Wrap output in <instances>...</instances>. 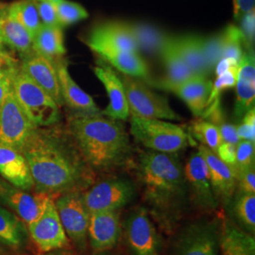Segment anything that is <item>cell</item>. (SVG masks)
Instances as JSON below:
<instances>
[{"label":"cell","instance_id":"16","mask_svg":"<svg viewBox=\"0 0 255 255\" xmlns=\"http://www.w3.org/2000/svg\"><path fill=\"white\" fill-rule=\"evenodd\" d=\"M120 233L119 211L90 214L88 239L94 253L101 254L113 249L119 242Z\"/></svg>","mask_w":255,"mask_h":255},{"label":"cell","instance_id":"26","mask_svg":"<svg viewBox=\"0 0 255 255\" xmlns=\"http://www.w3.org/2000/svg\"><path fill=\"white\" fill-rule=\"evenodd\" d=\"M221 255H255V241L231 220H225L219 234Z\"/></svg>","mask_w":255,"mask_h":255},{"label":"cell","instance_id":"30","mask_svg":"<svg viewBox=\"0 0 255 255\" xmlns=\"http://www.w3.org/2000/svg\"><path fill=\"white\" fill-rule=\"evenodd\" d=\"M129 28L136 41L138 50H143L149 54H159L161 46L167 35L159 28L144 24H129Z\"/></svg>","mask_w":255,"mask_h":255},{"label":"cell","instance_id":"20","mask_svg":"<svg viewBox=\"0 0 255 255\" xmlns=\"http://www.w3.org/2000/svg\"><path fill=\"white\" fill-rule=\"evenodd\" d=\"M53 62L64 104H66L74 113L78 114L101 113L91 97L83 91L72 79L68 71L67 64L62 60V58L56 59Z\"/></svg>","mask_w":255,"mask_h":255},{"label":"cell","instance_id":"44","mask_svg":"<svg viewBox=\"0 0 255 255\" xmlns=\"http://www.w3.org/2000/svg\"><path fill=\"white\" fill-rule=\"evenodd\" d=\"M237 184L239 187V191L255 194V166L238 175Z\"/></svg>","mask_w":255,"mask_h":255},{"label":"cell","instance_id":"5","mask_svg":"<svg viewBox=\"0 0 255 255\" xmlns=\"http://www.w3.org/2000/svg\"><path fill=\"white\" fill-rule=\"evenodd\" d=\"M130 133L134 140L148 150L177 153L188 145L183 128L162 119H130Z\"/></svg>","mask_w":255,"mask_h":255},{"label":"cell","instance_id":"52","mask_svg":"<svg viewBox=\"0 0 255 255\" xmlns=\"http://www.w3.org/2000/svg\"><path fill=\"white\" fill-rule=\"evenodd\" d=\"M34 1H44V2H49V3H52V4H58L61 0H34Z\"/></svg>","mask_w":255,"mask_h":255},{"label":"cell","instance_id":"21","mask_svg":"<svg viewBox=\"0 0 255 255\" xmlns=\"http://www.w3.org/2000/svg\"><path fill=\"white\" fill-rule=\"evenodd\" d=\"M85 44L90 48L96 46H108L139 52L128 23L123 22H108L95 27L86 39Z\"/></svg>","mask_w":255,"mask_h":255},{"label":"cell","instance_id":"34","mask_svg":"<svg viewBox=\"0 0 255 255\" xmlns=\"http://www.w3.org/2000/svg\"><path fill=\"white\" fill-rule=\"evenodd\" d=\"M222 33V58L234 59L240 62L246 48L245 38L241 29L235 25H229Z\"/></svg>","mask_w":255,"mask_h":255},{"label":"cell","instance_id":"28","mask_svg":"<svg viewBox=\"0 0 255 255\" xmlns=\"http://www.w3.org/2000/svg\"><path fill=\"white\" fill-rule=\"evenodd\" d=\"M33 50L51 61L63 58L66 52L63 27L42 25L33 36Z\"/></svg>","mask_w":255,"mask_h":255},{"label":"cell","instance_id":"27","mask_svg":"<svg viewBox=\"0 0 255 255\" xmlns=\"http://www.w3.org/2000/svg\"><path fill=\"white\" fill-rule=\"evenodd\" d=\"M25 223L9 210L0 206V244L13 251L22 249L27 242Z\"/></svg>","mask_w":255,"mask_h":255},{"label":"cell","instance_id":"35","mask_svg":"<svg viewBox=\"0 0 255 255\" xmlns=\"http://www.w3.org/2000/svg\"><path fill=\"white\" fill-rule=\"evenodd\" d=\"M236 117L242 119L248 111L254 108L255 100V80L237 77Z\"/></svg>","mask_w":255,"mask_h":255},{"label":"cell","instance_id":"53","mask_svg":"<svg viewBox=\"0 0 255 255\" xmlns=\"http://www.w3.org/2000/svg\"><path fill=\"white\" fill-rule=\"evenodd\" d=\"M2 45H3V44H2V42H1V40H0V49L2 48Z\"/></svg>","mask_w":255,"mask_h":255},{"label":"cell","instance_id":"47","mask_svg":"<svg viewBox=\"0 0 255 255\" xmlns=\"http://www.w3.org/2000/svg\"><path fill=\"white\" fill-rule=\"evenodd\" d=\"M255 0H234L235 17L240 19L244 14L255 10Z\"/></svg>","mask_w":255,"mask_h":255},{"label":"cell","instance_id":"42","mask_svg":"<svg viewBox=\"0 0 255 255\" xmlns=\"http://www.w3.org/2000/svg\"><path fill=\"white\" fill-rule=\"evenodd\" d=\"M34 3L36 5L40 20L43 25L61 27L57 16L55 4L49 3V2H44V1H34Z\"/></svg>","mask_w":255,"mask_h":255},{"label":"cell","instance_id":"7","mask_svg":"<svg viewBox=\"0 0 255 255\" xmlns=\"http://www.w3.org/2000/svg\"><path fill=\"white\" fill-rule=\"evenodd\" d=\"M36 128L20 107L11 87L0 105V144L21 152Z\"/></svg>","mask_w":255,"mask_h":255},{"label":"cell","instance_id":"1","mask_svg":"<svg viewBox=\"0 0 255 255\" xmlns=\"http://www.w3.org/2000/svg\"><path fill=\"white\" fill-rule=\"evenodd\" d=\"M52 127L36 128L21 150L34 188L48 195L80 191L91 183L92 168L70 133Z\"/></svg>","mask_w":255,"mask_h":255},{"label":"cell","instance_id":"15","mask_svg":"<svg viewBox=\"0 0 255 255\" xmlns=\"http://www.w3.org/2000/svg\"><path fill=\"white\" fill-rule=\"evenodd\" d=\"M199 151L207 164L210 182L216 200L218 202L228 203L233 200L237 189L238 175L236 169L224 163L218 155L205 146H199Z\"/></svg>","mask_w":255,"mask_h":255},{"label":"cell","instance_id":"22","mask_svg":"<svg viewBox=\"0 0 255 255\" xmlns=\"http://www.w3.org/2000/svg\"><path fill=\"white\" fill-rule=\"evenodd\" d=\"M0 175L14 187L29 191L34 188L27 161L20 151L0 144Z\"/></svg>","mask_w":255,"mask_h":255},{"label":"cell","instance_id":"25","mask_svg":"<svg viewBox=\"0 0 255 255\" xmlns=\"http://www.w3.org/2000/svg\"><path fill=\"white\" fill-rule=\"evenodd\" d=\"M159 55L166 70V78L157 82L174 84L185 82L198 76L183 61L176 45L175 37L167 35L164 44L161 46Z\"/></svg>","mask_w":255,"mask_h":255},{"label":"cell","instance_id":"6","mask_svg":"<svg viewBox=\"0 0 255 255\" xmlns=\"http://www.w3.org/2000/svg\"><path fill=\"white\" fill-rule=\"evenodd\" d=\"M122 81L128 113L133 118L140 119L182 120L169 106L167 100L151 91L146 84L134 77L119 72Z\"/></svg>","mask_w":255,"mask_h":255},{"label":"cell","instance_id":"32","mask_svg":"<svg viewBox=\"0 0 255 255\" xmlns=\"http://www.w3.org/2000/svg\"><path fill=\"white\" fill-rule=\"evenodd\" d=\"M7 8L9 15L17 20L32 37L43 25L33 0H17L7 5Z\"/></svg>","mask_w":255,"mask_h":255},{"label":"cell","instance_id":"8","mask_svg":"<svg viewBox=\"0 0 255 255\" xmlns=\"http://www.w3.org/2000/svg\"><path fill=\"white\" fill-rule=\"evenodd\" d=\"M55 205L66 236L75 246L84 250L88 239L90 213L83 202L82 193H63L55 201Z\"/></svg>","mask_w":255,"mask_h":255},{"label":"cell","instance_id":"4","mask_svg":"<svg viewBox=\"0 0 255 255\" xmlns=\"http://www.w3.org/2000/svg\"><path fill=\"white\" fill-rule=\"evenodd\" d=\"M12 91L20 107L36 127H52L59 123L61 108L20 66L12 78Z\"/></svg>","mask_w":255,"mask_h":255},{"label":"cell","instance_id":"31","mask_svg":"<svg viewBox=\"0 0 255 255\" xmlns=\"http://www.w3.org/2000/svg\"><path fill=\"white\" fill-rule=\"evenodd\" d=\"M233 213L238 227L250 235L255 232V194L240 192L233 201Z\"/></svg>","mask_w":255,"mask_h":255},{"label":"cell","instance_id":"41","mask_svg":"<svg viewBox=\"0 0 255 255\" xmlns=\"http://www.w3.org/2000/svg\"><path fill=\"white\" fill-rule=\"evenodd\" d=\"M237 135L240 140L255 141V107L248 111L242 118L241 124L237 128Z\"/></svg>","mask_w":255,"mask_h":255},{"label":"cell","instance_id":"17","mask_svg":"<svg viewBox=\"0 0 255 255\" xmlns=\"http://www.w3.org/2000/svg\"><path fill=\"white\" fill-rule=\"evenodd\" d=\"M94 71L104 85L109 97V105L101 114L111 119L127 120L129 113L124 86L119 73L101 58H99L97 65L94 67Z\"/></svg>","mask_w":255,"mask_h":255},{"label":"cell","instance_id":"38","mask_svg":"<svg viewBox=\"0 0 255 255\" xmlns=\"http://www.w3.org/2000/svg\"><path fill=\"white\" fill-rule=\"evenodd\" d=\"M201 43L205 62L208 71L211 74L222 59V33L209 37H202Z\"/></svg>","mask_w":255,"mask_h":255},{"label":"cell","instance_id":"2","mask_svg":"<svg viewBox=\"0 0 255 255\" xmlns=\"http://www.w3.org/2000/svg\"><path fill=\"white\" fill-rule=\"evenodd\" d=\"M119 119L101 113H74L68 131L92 169L109 170L125 164L130 156L129 137Z\"/></svg>","mask_w":255,"mask_h":255},{"label":"cell","instance_id":"9","mask_svg":"<svg viewBox=\"0 0 255 255\" xmlns=\"http://www.w3.org/2000/svg\"><path fill=\"white\" fill-rule=\"evenodd\" d=\"M135 189L132 183L123 179H108L94 184L82 200L89 213L119 211L132 201Z\"/></svg>","mask_w":255,"mask_h":255},{"label":"cell","instance_id":"37","mask_svg":"<svg viewBox=\"0 0 255 255\" xmlns=\"http://www.w3.org/2000/svg\"><path fill=\"white\" fill-rule=\"evenodd\" d=\"M55 6H56L58 20H59L60 26L62 27L72 25L89 16L87 10L84 9L82 5L76 2L68 1V0H61Z\"/></svg>","mask_w":255,"mask_h":255},{"label":"cell","instance_id":"18","mask_svg":"<svg viewBox=\"0 0 255 255\" xmlns=\"http://www.w3.org/2000/svg\"><path fill=\"white\" fill-rule=\"evenodd\" d=\"M158 88L176 94L186 103L192 114L201 118L207 108L213 82L204 76H196L190 80L180 83L156 82Z\"/></svg>","mask_w":255,"mask_h":255},{"label":"cell","instance_id":"51","mask_svg":"<svg viewBox=\"0 0 255 255\" xmlns=\"http://www.w3.org/2000/svg\"><path fill=\"white\" fill-rule=\"evenodd\" d=\"M0 255H10L9 252H7L1 244H0Z\"/></svg>","mask_w":255,"mask_h":255},{"label":"cell","instance_id":"23","mask_svg":"<svg viewBox=\"0 0 255 255\" xmlns=\"http://www.w3.org/2000/svg\"><path fill=\"white\" fill-rule=\"evenodd\" d=\"M90 49L119 72L142 79H146L149 75L147 64L138 52L108 46H93Z\"/></svg>","mask_w":255,"mask_h":255},{"label":"cell","instance_id":"24","mask_svg":"<svg viewBox=\"0 0 255 255\" xmlns=\"http://www.w3.org/2000/svg\"><path fill=\"white\" fill-rule=\"evenodd\" d=\"M0 40L21 57L33 51V37L17 20L9 15L7 4L0 3Z\"/></svg>","mask_w":255,"mask_h":255},{"label":"cell","instance_id":"48","mask_svg":"<svg viewBox=\"0 0 255 255\" xmlns=\"http://www.w3.org/2000/svg\"><path fill=\"white\" fill-rule=\"evenodd\" d=\"M238 65H239V63L237 62L236 60H234V59L222 58L218 63V64H217L216 68H215V73H216L217 77H218V76L221 75V74L227 72L232 67L238 66Z\"/></svg>","mask_w":255,"mask_h":255},{"label":"cell","instance_id":"13","mask_svg":"<svg viewBox=\"0 0 255 255\" xmlns=\"http://www.w3.org/2000/svg\"><path fill=\"white\" fill-rule=\"evenodd\" d=\"M183 170L196 204L205 211L217 209L219 202L216 200L211 186L207 164L200 151L189 157Z\"/></svg>","mask_w":255,"mask_h":255},{"label":"cell","instance_id":"10","mask_svg":"<svg viewBox=\"0 0 255 255\" xmlns=\"http://www.w3.org/2000/svg\"><path fill=\"white\" fill-rule=\"evenodd\" d=\"M172 255H219L217 222L200 220L184 227L175 241Z\"/></svg>","mask_w":255,"mask_h":255},{"label":"cell","instance_id":"12","mask_svg":"<svg viewBox=\"0 0 255 255\" xmlns=\"http://www.w3.org/2000/svg\"><path fill=\"white\" fill-rule=\"evenodd\" d=\"M34 246L41 254L64 250L70 240L64 232L53 197L48 201L40 218L27 228Z\"/></svg>","mask_w":255,"mask_h":255},{"label":"cell","instance_id":"49","mask_svg":"<svg viewBox=\"0 0 255 255\" xmlns=\"http://www.w3.org/2000/svg\"><path fill=\"white\" fill-rule=\"evenodd\" d=\"M45 255H72L68 251H64V250H59V251H54V252H50L45 254Z\"/></svg>","mask_w":255,"mask_h":255},{"label":"cell","instance_id":"43","mask_svg":"<svg viewBox=\"0 0 255 255\" xmlns=\"http://www.w3.org/2000/svg\"><path fill=\"white\" fill-rule=\"evenodd\" d=\"M241 31L245 38L247 50L253 49L255 43V12L252 10L241 17Z\"/></svg>","mask_w":255,"mask_h":255},{"label":"cell","instance_id":"11","mask_svg":"<svg viewBox=\"0 0 255 255\" xmlns=\"http://www.w3.org/2000/svg\"><path fill=\"white\" fill-rule=\"evenodd\" d=\"M125 238L131 255H160L161 237L144 207H138L128 215Z\"/></svg>","mask_w":255,"mask_h":255},{"label":"cell","instance_id":"3","mask_svg":"<svg viewBox=\"0 0 255 255\" xmlns=\"http://www.w3.org/2000/svg\"><path fill=\"white\" fill-rule=\"evenodd\" d=\"M137 173L156 215L166 220L177 219L185 202L187 182L176 154L145 151L139 157Z\"/></svg>","mask_w":255,"mask_h":255},{"label":"cell","instance_id":"19","mask_svg":"<svg viewBox=\"0 0 255 255\" xmlns=\"http://www.w3.org/2000/svg\"><path fill=\"white\" fill-rule=\"evenodd\" d=\"M52 197L53 195L38 192L35 195H30L27 191L7 184L1 200L5 201L9 208L16 213V216L28 228L40 218L47 202Z\"/></svg>","mask_w":255,"mask_h":255},{"label":"cell","instance_id":"33","mask_svg":"<svg viewBox=\"0 0 255 255\" xmlns=\"http://www.w3.org/2000/svg\"><path fill=\"white\" fill-rule=\"evenodd\" d=\"M190 131L192 135L201 142V145L208 147L215 153L222 143L219 127L201 118L192 121Z\"/></svg>","mask_w":255,"mask_h":255},{"label":"cell","instance_id":"46","mask_svg":"<svg viewBox=\"0 0 255 255\" xmlns=\"http://www.w3.org/2000/svg\"><path fill=\"white\" fill-rule=\"evenodd\" d=\"M216 154L218 155L224 163L228 164L229 165L235 168L236 157H237V145L227 143V142H222L219 146Z\"/></svg>","mask_w":255,"mask_h":255},{"label":"cell","instance_id":"14","mask_svg":"<svg viewBox=\"0 0 255 255\" xmlns=\"http://www.w3.org/2000/svg\"><path fill=\"white\" fill-rule=\"evenodd\" d=\"M20 68L61 108L64 105L54 62L34 50L22 57Z\"/></svg>","mask_w":255,"mask_h":255},{"label":"cell","instance_id":"50","mask_svg":"<svg viewBox=\"0 0 255 255\" xmlns=\"http://www.w3.org/2000/svg\"><path fill=\"white\" fill-rule=\"evenodd\" d=\"M6 185H7L6 182H2V181L0 180V199H2V197H3L4 193H5Z\"/></svg>","mask_w":255,"mask_h":255},{"label":"cell","instance_id":"29","mask_svg":"<svg viewBox=\"0 0 255 255\" xmlns=\"http://www.w3.org/2000/svg\"><path fill=\"white\" fill-rule=\"evenodd\" d=\"M202 37L198 35H183L175 37L179 52L185 64L198 76L207 77L210 73L202 50Z\"/></svg>","mask_w":255,"mask_h":255},{"label":"cell","instance_id":"40","mask_svg":"<svg viewBox=\"0 0 255 255\" xmlns=\"http://www.w3.org/2000/svg\"><path fill=\"white\" fill-rule=\"evenodd\" d=\"M238 66H234L230 70L225 73L221 74L218 76L217 80L215 83H213L212 91L210 94L209 101H208V105L213 104L219 100V95L229 88H233L236 86V83L237 81V72H238Z\"/></svg>","mask_w":255,"mask_h":255},{"label":"cell","instance_id":"36","mask_svg":"<svg viewBox=\"0 0 255 255\" xmlns=\"http://www.w3.org/2000/svg\"><path fill=\"white\" fill-rule=\"evenodd\" d=\"M19 66L20 64L13 57L3 48L0 49V105L12 87V78Z\"/></svg>","mask_w":255,"mask_h":255},{"label":"cell","instance_id":"45","mask_svg":"<svg viewBox=\"0 0 255 255\" xmlns=\"http://www.w3.org/2000/svg\"><path fill=\"white\" fill-rule=\"evenodd\" d=\"M217 126L219 127L222 142H227L234 145H237L239 143L240 139L237 135V128L235 127L233 124L226 122L224 119H222L217 124Z\"/></svg>","mask_w":255,"mask_h":255},{"label":"cell","instance_id":"39","mask_svg":"<svg viewBox=\"0 0 255 255\" xmlns=\"http://www.w3.org/2000/svg\"><path fill=\"white\" fill-rule=\"evenodd\" d=\"M253 166H255V143L247 140H240L237 145L235 166L237 175Z\"/></svg>","mask_w":255,"mask_h":255}]
</instances>
